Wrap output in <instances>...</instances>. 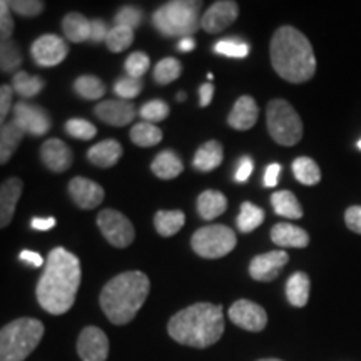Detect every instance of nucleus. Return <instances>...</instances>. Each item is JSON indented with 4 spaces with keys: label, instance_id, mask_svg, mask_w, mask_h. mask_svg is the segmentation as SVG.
I'll use <instances>...</instances> for the list:
<instances>
[{
    "label": "nucleus",
    "instance_id": "nucleus-55",
    "mask_svg": "<svg viewBox=\"0 0 361 361\" xmlns=\"http://www.w3.org/2000/svg\"><path fill=\"white\" fill-rule=\"evenodd\" d=\"M196 49V40L192 37H184V39H179L178 42V51L179 52H191Z\"/></svg>",
    "mask_w": 361,
    "mask_h": 361
},
{
    "label": "nucleus",
    "instance_id": "nucleus-35",
    "mask_svg": "<svg viewBox=\"0 0 361 361\" xmlns=\"http://www.w3.org/2000/svg\"><path fill=\"white\" fill-rule=\"evenodd\" d=\"M130 141L135 146L152 147L162 141V130L156 128V124L151 123H139L130 129Z\"/></svg>",
    "mask_w": 361,
    "mask_h": 361
},
{
    "label": "nucleus",
    "instance_id": "nucleus-18",
    "mask_svg": "<svg viewBox=\"0 0 361 361\" xmlns=\"http://www.w3.org/2000/svg\"><path fill=\"white\" fill-rule=\"evenodd\" d=\"M69 192L72 201L80 209H94L104 201V189L97 183L87 178H74L69 184Z\"/></svg>",
    "mask_w": 361,
    "mask_h": 361
},
{
    "label": "nucleus",
    "instance_id": "nucleus-6",
    "mask_svg": "<svg viewBox=\"0 0 361 361\" xmlns=\"http://www.w3.org/2000/svg\"><path fill=\"white\" fill-rule=\"evenodd\" d=\"M201 2L174 0L157 8L152 16V24L166 37H191L201 25Z\"/></svg>",
    "mask_w": 361,
    "mask_h": 361
},
{
    "label": "nucleus",
    "instance_id": "nucleus-1",
    "mask_svg": "<svg viewBox=\"0 0 361 361\" xmlns=\"http://www.w3.org/2000/svg\"><path fill=\"white\" fill-rule=\"evenodd\" d=\"M80 278L82 271L78 256L64 247H54L35 290L39 305L51 314L67 313L78 296Z\"/></svg>",
    "mask_w": 361,
    "mask_h": 361
},
{
    "label": "nucleus",
    "instance_id": "nucleus-52",
    "mask_svg": "<svg viewBox=\"0 0 361 361\" xmlns=\"http://www.w3.org/2000/svg\"><path fill=\"white\" fill-rule=\"evenodd\" d=\"M19 258H20V261H24V263L34 266V268H40V266L44 264L42 256H40L39 252H34V251H29V250L22 251Z\"/></svg>",
    "mask_w": 361,
    "mask_h": 361
},
{
    "label": "nucleus",
    "instance_id": "nucleus-47",
    "mask_svg": "<svg viewBox=\"0 0 361 361\" xmlns=\"http://www.w3.org/2000/svg\"><path fill=\"white\" fill-rule=\"evenodd\" d=\"M111 29H107L106 22L102 19H94L90 20V42L99 44V42H106L107 34H109Z\"/></svg>",
    "mask_w": 361,
    "mask_h": 361
},
{
    "label": "nucleus",
    "instance_id": "nucleus-10",
    "mask_svg": "<svg viewBox=\"0 0 361 361\" xmlns=\"http://www.w3.org/2000/svg\"><path fill=\"white\" fill-rule=\"evenodd\" d=\"M30 54L35 64L40 67H54L59 66L69 54L67 42L56 34H44L34 40Z\"/></svg>",
    "mask_w": 361,
    "mask_h": 361
},
{
    "label": "nucleus",
    "instance_id": "nucleus-46",
    "mask_svg": "<svg viewBox=\"0 0 361 361\" xmlns=\"http://www.w3.org/2000/svg\"><path fill=\"white\" fill-rule=\"evenodd\" d=\"M13 32V20L11 17V4L2 0L0 2V34H2V40L11 39Z\"/></svg>",
    "mask_w": 361,
    "mask_h": 361
},
{
    "label": "nucleus",
    "instance_id": "nucleus-21",
    "mask_svg": "<svg viewBox=\"0 0 361 361\" xmlns=\"http://www.w3.org/2000/svg\"><path fill=\"white\" fill-rule=\"evenodd\" d=\"M123 156V146L116 141V139H107L94 144L87 151V159L90 164L97 166V168H112L117 164V161Z\"/></svg>",
    "mask_w": 361,
    "mask_h": 361
},
{
    "label": "nucleus",
    "instance_id": "nucleus-31",
    "mask_svg": "<svg viewBox=\"0 0 361 361\" xmlns=\"http://www.w3.org/2000/svg\"><path fill=\"white\" fill-rule=\"evenodd\" d=\"M22 64V52L19 44L12 39L2 40L0 44V69L6 74L16 75Z\"/></svg>",
    "mask_w": 361,
    "mask_h": 361
},
{
    "label": "nucleus",
    "instance_id": "nucleus-58",
    "mask_svg": "<svg viewBox=\"0 0 361 361\" xmlns=\"http://www.w3.org/2000/svg\"><path fill=\"white\" fill-rule=\"evenodd\" d=\"M358 149H360V151H361V139H360V141H358Z\"/></svg>",
    "mask_w": 361,
    "mask_h": 361
},
{
    "label": "nucleus",
    "instance_id": "nucleus-40",
    "mask_svg": "<svg viewBox=\"0 0 361 361\" xmlns=\"http://www.w3.org/2000/svg\"><path fill=\"white\" fill-rule=\"evenodd\" d=\"M139 114H141L144 123L156 124L164 121L169 116V106L164 101H161V99H154V101L144 104Z\"/></svg>",
    "mask_w": 361,
    "mask_h": 361
},
{
    "label": "nucleus",
    "instance_id": "nucleus-34",
    "mask_svg": "<svg viewBox=\"0 0 361 361\" xmlns=\"http://www.w3.org/2000/svg\"><path fill=\"white\" fill-rule=\"evenodd\" d=\"M264 221V211L252 202H243L241 211L236 219L238 229L241 233H251L255 229H258Z\"/></svg>",
    "mask_w": 361,
    "mask_h": 361
},
{
    "label": "nucleus",
    "instance_id": "nucleus-28",
    "mask_svg": "<svg viewBox=\"0 0 361 361\" xmlns=\"http://www.w3.org/2000/svg\"><path fill=\"white\" fill-rule=\"evenodd\" d=\"M310 288H311V281L308 274L301 273V271L291 274L286 283L288 301H290L293 306H296V308H303L310 300Z\"/></svg>",
    "mask_w": 361,
    "mask_h": 361
},
{
    "label": "nucleus",
    "instance_id": "nucleus-15",
    "mask_svg": "<svg viewBox=\"0 0 361 361\" xmlns=\"http://www.w3.org/2000/svg\"><path fill=\"white\" fill-rule=\"evenodd\" d=\"M238 4L233 0L214 2L201 17V27L207 34H218L221 30L228 29L238 19Z\"/></svg>",
    "mask_w": 361,
    "mask_h": 361
},
{
    "label": "nucleus",
    "instance_id": "nucleus-20",
    "mask_svg": "<svg viewBox=\"0 0 361 361\" xmlns=\"http://www.w3.org/2000/svg\"><path fill=\"white\" fill-rule=\"evenodd\" d=\"M22 188H24V184L19 178L4 180L2 188H0V226L2 228H7L12 223L17 202L20 200Z\"/></svg>",
    "mask_w": 361,
    "mask_h": 361
},
{
    "label": "nucleus",
    "instance_id": "nucleus-56",
    "mask_svg": "<svg viewBox=\"0 0 361 361\" xmlns=\"http://www.w3.org/2000/svg\"><path fill=\"white\" fill-rule=\"evenodd\" d=\"M176 99H178V101H179V102L186 101V94H184V92H179V94H178V96H176Z\"/></svg>",
    "mask_w": 361,
    "mask_h": 361
},
{
    "label": "nucleus",
    "instance_id": "nucleus-7",
    "mask_svg": "<svg viewBox=\"0 0 361 361\" xmlns=\"http://www.w3.org/2000/svg\"><path fill=\"white\" fill-rule=\"evenodd\" d=\"M269 135L281 146H295L303 137V123L295 107L284 99H274L266 109Z\"/></svg>",
    "mask_w": 361,
    "mask_h": 361
},
{
    "label": "nucleus",
    "instance_id": "nucleus-4",
    "mask_svg": "<svg viewBox=\"0 0 361 361\" xmlns=\"http://www.w3.org/2000/svg\"><path fill=\"white\" fill-rule=\"evenodd\" d=\"M149 278L141 271H126L112 278L101 291V308L112 324H128L149 295Z\"/></svg>",
    "mask_w": 361,
    "mask_h": 361
},
{
    "label": "nucleus",
    "instance_id": "nucleus-36",
    "mask_svg": "<svg viewBox=\"0 0 361 361\" xmlns=\"http://www.w3.org/2000/svg\"><path fill=\"white\" fill-rule=\"evenodd\" d=\"M74 90L79 97L85 99V101H97L106 94V85L94 75H80L74 82Z\"/></svg>",
    "mask_w": 361,
    "mask_h": 361
},
{
    "label": "nucleus",
    "instance_id": "nucleus-16",
    "mask_svg": "<svg viewBox=\"0 0 361 361\" xmlns=\"http://www.w3.org/2000/svg\"><path fill=\"white\" fill-rule=\"evenodd\" d=\"M94 112L102 123L114 126V128H124V126L134 121L135 106L130 101L111 99V101H102L101 104H97Z\"/></svg>",
    "mask_w": 361,
    "mask_h": 361
},
{
    "label": "nucleus",
    "instance_id": "nucleus-37",
    "mask_svg": "<svg viewBox=\"0 0 361 361\" xmlns=\"http://www.w3.org/2000/svg\"><path fill=\"white\" fill-rule=\"evenodd\" d=\"M180 72H183V66H180L178 59H162V61L157 62V66L154 67V82L159 85H168L179 78Z\"/></svg>",
    "mask_w": 361,
    "mask_h": 361
},
{
    "label": "nucleus",
    "instance_id": "nucleus-39",
    "mask_svg": "<svg viewBox=\"0 0 361 361\" xmlns=\"http://www.w3.org/2000/svg\"><path fill=\"white\" fill-rule=\"evenodd\" d=\"M214 52L221 54V56H226V57L245 59L250 56V44L243 42V40L238 37L223 39L214 45Z\"/></svg>",
    "mask_w": 361,
    "mask_h": 361
},
{
    "label": "nucleus",
    "instance_id": "nucleus-5",
    "mask_svg": "<svg viewBox=\"0 0 361 361\" xmlns=\"http://www.w3.org/2000/svg\"><path fill=\"white\" fill-rule=\"evenodd\" d=\"M44 336V324L35 318H20L0 331V361H24Z\"/></svg>",
    "mask_w": 361,
    "mask_h": 361
},
{
    "label": "nucleus",
    "instance_id": "nucleus-38",
    "mask_svg": "<svg viewBox=\"0 0 361 361\" xmlns=\"http://www.w3.org/2000/svg\"><path fill=\"white\" fill-rule=\"evenodd\" d=\"M134 42V29L126 25H114L109 30L106 45L111 52H123Z\"/></svg>",
    "mask_w": 361,
    "mask_h": 361
},
{
    "label": "nucleus",
    "instance_id": "nucleus-54",
    "mask_svg": "<svg viewBox=\"0 0 361 361\" xmlns=\"http://www.w3.org/2000/svg\"><path fill=\"white\" fill-rule=\"evenodd\" d=\"M32 228L37 229V231H49L56 226V219L54 218H34L32 219Z\"/></svg>",
    "mask_w": 361,
    "mask_h": 361
},
{
    "label": "nucleus",
    "instance_id": "nucleus-30",
    "mask_svg": "<svg viewBox=\"0 0 361 361\" xmlns=\"http://www.w3.org/2000/svg\"><path fill=\"white\" fill-rule=\"evenodd\" d=\"M184 223H186V216L183 211L174 209V211H159L154 216V226L156 231L164 238L174 236L176 233L180 231Z\"/></svg>",
    "mask_w": 361,
    "mask_h": 361
},
{
    "label": "nucleus",
    "instance_id": "nucleus-53",
    "mask_svg": "<svg viewBox=\"0 0 361 361\" xmlns=\"http://www.w3.org/2000/svg\"><path fill=\"white\" fill-rule=\"evenodd\" d=\"M214 96V85L213 84H202L200 87V106L207 107L213 101Z\"/></svg>",
    "mask_w": 361,
    "mask_h": 361
},
{
    "label": "nucleus",
    "instance_id": "nucleus-23",
    "mask_svg": "<svg viewBox=\"0 0 361 361\" xmlns=\"http://www.w3.org/2000/svg\"><path fill=\"white\" fill-rule=\"evenodd\" d=\"M226 207H228V200L223 192L213 191V189H207V191L201 192L197 197V213L202 219L213 221L219 218L224 213Z\"/></svg>",
    "mask_w": 361,
    "mask_h": 361
},
{
    "label": "nucleus",
    "instance_id": "nucleus-42",
    "mask_svg": "<svg viewBox=\"0 0 361 361\" xmlns=\"http://www.w3.org/2000/svg\"><path fill=\"white\" fill-rule=\"evenodd\" d=\"M67 134L80 141H89L97 134V128L85 119H69L66 123Z\"/></svg>",
    "mask_w": 361,
    "mask_h": 361
},
{
    "label": "nucleus",
    "instance_id": "nucleus-14",
    "mask_svg": "<svg viewBox=\"0 0 361 361\" xmlns=\"http://www.w3.org/2000/svg\"><path fill=\"white\" fill-rule=\"evenodd\" d=\"M288 261H290V256H288L286 251L281 250L255 256L250 264L251 278L263 283L273 281V279H276L279 276V273H281V269L288 264Z\"/></svg>",
    "mask_w": 361,
    "mask_h": 361
},
{
    "label": "nucleus",
    "instance_id": "nucleus-45",
    "mask_svg": "<svg viewBox=\"0 0 361 361\" xmlns=\"http://www.w3.org/2000/svg\"><path fill=\"white\" fill-rule=\"evenodd\" d=\"M11 4V11L19 13L22 17H35L44 12L45 4L40 0H13Z\"/></svg>",
    "mask_w": 361,
    "mask_h": 361
},
{
    "label": "nucleus",
    "instance_id": "nucleus-41",
    "mask_svg": "<svg viewBox=\"0 0 361 361\" xmlns=\"http://www.w3.org/2000/svg\"><path fill=\"white\" fill-rule=\"evenodd\" d=\"M124 67L129 78L141 79L149 71V67H151V59H149L147 54L144 52H133L128 59H126Z\"/></svg>",
    "mask_w": 361,
    "mask_h": 361
},
{
    "label": "nucleus",
    "instance_id": "nucleus-57",
    "mask_svg": "<svg viewBox=\"0 0 361 361\" xmlns=\"http://www.w3.org/2000/svg\"><path fill=\"white\" fill-rule=\"evenodd\" d=\"M259 361H281V360H276V358H266V360H259Z\"/></svg>",
    "mask_w": 361,
    "mask_h": 361
},
{
    "label": "nucleus",
    "instance_id": "nucleus-13",
    "mask_svg": "<svg viewBox=\"0 0 361 361\" xmlns=\"http://www.w3.org/2000/svg\"><path fill=\"white\" fill-rule=\"evenodd\" d=\"M229 319L236 326L247 331H261L268 323V314L263 306L252 303L250 300H239L229 308Z\"/></svg>",
    "mask_w": 361,
    "mask_h": 361
},
{
    "label": "nucleus",
    "instance_id": "nucleus-24",
    "mask_svg": "<svg viewBox=\"0 0 361 361\" xmlns=\"http://www.w3.org/2000/svg\"><path fill=\"white\" fill-rule=\"evenodd\" d=\"M24 134L25 130L13 119L2 126V130H0V162H2V164H7V162L11 161L12 154L17 151V147L20 146Z\"/></svg>",
    "mask_w": 361,
    "mask_h": 361
},
{
    "label": "nucleus",
    "instance_id": "nucleus-17",
    "mask_svg": "<svg viewBox=\"0 0 361 361\" xmlns=\"http://www.w3.org/2000/svg\"><path fill=\"white\" fill-rule=\"evenodd\" d=\"M40 157H42L44 166L54 173H64L72 166L74 156H72L71 147L61 139H47L40 149Z\"/></svg>",
    "mask_w": 361,
    "mask_h": 361
},
{
    "label": "nucleus",
    "instance_id": "nucleus-22",
    "mask_svg": "<svg viewBox=\"0 0 361 361\" xmlns=\"http://www.w3.org/2000/svg\"><path fill=\"white\" fill-rule=\"evenodd\" d=\"M271 239L276 246L281 247H306L310 243V236L305 229L298 228L290 223H279L271 229Z\"/></svg>",
    "mask_w": 361,
    "mask_h": 361
},
{
    "label": "nucleus",
    "instance_id": "nucleus-2",
    "mask_svg": "<svg viewBox=\"0 0 361 361\" xmlns=\"http://www.w3.org/2000/svg\"><path fill=\"white\" fill-rule=\"evenodd\" d=\"M271 66L279 78L293 84L310 80L316 72V57L305 34L291 25L274 32L269 45Z\"/></svg>",
    "mask_w": 361,
    "mask_h": 361
},
{
    "label": "nucleus",
    "instance_id": "nucleus-25",
    "mask_svg": "<svg viewBox=\"0 0 361 361\" xmlns=\"http://www.w3.org/2000/svg\"><path fill=\"white\" fill-rule=\"evenodd\" d=\"M223 162V146L218 141H207L194 154L192 166L201 173L214 171Z\"/></svg>",
    "mask_w": 361,
    "mask_h": 361
},
{
    "label": "nucleus",
    "instance_id": "nucleus-32",
    "mask_svg": "<svg viewBox=\"0 0 361 361\" xmlns=\"http://www.w3.org/2000/svg\"><path fill=\"white\" fill-rule=\"evenodd\" d=\"M44 85L45 82L42 78H39V75H30L29 72H24V71L17 72V74L12 78L13 92H17L24 99L37 96L40 90L44 89Z\"/></svg>",
    "mask_w": 361,
    "mask_h": 361
},
{
    "label": "nucleus",
    "instance_id": "nucleus-33",
    "mask_svg": "<svg viewBox=\"0 0 361 361\" xmlns=\"http://www.w3.org/2000/svg\"><path fill=\"white\" fill-rule=\"evenodd\" d=\"M293 174L298 183L305 186H314L322 180V171L311 157H298L293 161Z\"/></svg>",
    "mask_w": 361,
    "mask_h": 361
},
{
    "label": "nucleus",
    "instance_id": "nucleus-27",
    "mask_svg": "<svg viewBox=\"0 0 361 361\" xmlns=\"http://www.w3.org/2000/svg\"><path fill=\"white\" fill-rule=\"evenodd\" d=\"M62 30L67 40L74 44L90 40V20L85 19L82 13L71 12L62 20Z\"/></svg>",
    "mask_w": 361,
    "mask_h": 361
},
{
    "label": "nucleus",
    "instance_id": "nucleus-8",
    "mask_svg": "<svg viewBox=\"0 0 361 361\" xmlns=\"http://www.w3.org/2000/svg\"><path fill=\"white\" fill-rule=\"evenodd\" d=\"M238 239L231 228L223 224H209L197 229L191 238L194 252L201 258L218 259L229 255L236 246Z\"/></svg>",
    "mask_w": 361,
    "mask_h": 361
},
{
    "label": "nucleus",
    "instance_id": "nucleus-43",
    "mask_svg": "<svg viewBox=\"0 0 361 361\" xmlns=\"http://www.w3.org/2000/svg\"><path fill=\"white\" fill-rule=\"evenodd\" d=\"M141 90H142L141 79L129 78V75H126V78L119 79L114 84L116 96L119 99H123V101H129V99L137 97L139 94H141Z\"/></svg>",
    "mask_w": 361,
    "mask_h": 361
},
{
    "label": "nucleus",
    "instance_id": "nucleus-11",
    "mask_svg": "<svg viewBox=\"0 0 361 361\" xmlns=\"http://www.w3.org/2000/svg\"><path fill=\"white\" fill-rule=\"evenodd\" d=\"M13 121L25 130V134L35 135V137L47 134L52 126L51 117L42 107L25 101L13 106Z\"/></svg>",
    "mask_w": 361,
    "mask_h": 361
},
{
    "label": "nucleus",
    "instance_id": "nucleus-48",
    "mask_svg": "<svg viewBox=\"0 0 361 361\" xmlns=\"http://www.w3.org/2000/svg\"><path fill=\"white\" fill-rule=\"evenodd\" d=\"M252 168H255V162H252L251 157L243 156L241 159L238 161V169L236 174H234V179H236L238 183H246V180L250 179V176L252 174Z\"/></svg>",
    "mask_w": 361,
    "mask_h": 361
},
{
    "label": "nucleus",
    "instance_id": "nucleus-51",
    "mask_svg": "<svg viewBox=\"0 0 361 361\" xmlns=\"http://www.w3.org/2000/svg\"><path fill=\"white\" fill-rule=\"evenodd\" d=\"M279 173H281V166L279 164H269L264 173V188H274L278 186Z\"/></svg>",
    "mask_w": 361,
    "mask_h": 361
},
{
    "label": "nucleus",
    "instance_id": "nucleus-19",
    "mask_svg": "<svg viewBox=\"0 0 361 361\" xmlns=\"http://www.w3.org/2000/svg\"><path fill=\"white\" fill-rule=\"evenodd\" d=\"M258 104L251 96H241L234 102L231 114L228 117V124L236 130H247L258 121Z\"/></svg>",
    "mask_w": 361,
    "mask_h": 361
},
{
    "label": "nucleus",
    "instance_id": "nucleus-26",
    "mask_svg": "<svg viewBox=\"0 0 361 361\" xmlns=\"http://www.w3.org/2000/svg\"><path fill=\"white\" fill-rule=\"evenodd\" d=\"M151 171L157 176L159 179L169 180L178 178V176L184 171L183 161L179 159V156L174 151H162L156 156V159L152 161Z\"/></svg>",
    "mask_w": 361,
    "mask_h": 361
},
{
    "label": "nucleus",
    "instance_id": "nucleus-44",
    "mask_svg": "<svg viewBox=\"0 0 361 361\" xmlns=\"http://www.w3.org/2000/svg\"><path fill=\"white\" fill-rule=\"evenodd\" d=\"M142 17H144L142 12L139 11L137 7H133V6L123 7L116 13L114 25H126V27H130V29H137V27L142 24Z\"/></svg>",
    "mask_w": 361,
    "mask_h": 361
},
{
    "label": "nucleus",
    "instance_id": "nucleus-9",
    "mask_svg": "<svg viewBox=\"0 0 361 361\" xmlns=\"http://www.w3.org/2000/svg\"><path fill=\"white\" fill-rule=\"evenodd\" d=\"M97 226L104 238L114 247H128L135 238L133 223L119 211H101L97 216Z\"/></svg>",
    "mask_w": 361,
    "mask_h": 361
},
{
    "label": "nucleus",
    "instance_id": "nucleus-3",
    "mask_svg": "<svg viewBox=\"0 0 361 361\" xmlns=\"http://www.w3.org/2000/svg\"><path fill=\"white\" fill-rule=\"evenodd\" d=\"M173 340L192 348H207L224 333L223 308L213 303H196L176 313L168 324Z\"/></svg>",
    "mask_w": 361,
    "mask_h": 361
},
{
    "label": "nucleus",
    "instance_id": "nucleus-12",
    "mask_svg": "<svg viewBox=\"0 0 361 361\" xmlns=\"http://www.w3.org/2000/svg\"><path fill=\"white\" fill-rule=\"evenodd\" d=\"M78 353L82 361H106L109 356V340L97 326L82 329L78 340Z\"/></svg>",
    "mask_w": 361,
    "mask_h": 361
},
{
    "label": "nucleus",
    "instance_id": "nucleus-29",
    "mask_svg": "<svg viewBox=\"0 0 361 361\" xmlns=\"http://www.w3.org/2000/svg\"><path fill=\"white\" fill-rule=\"evenodd\" d=\"M271 204H273L274 213L281 218L300 219L303 218V207L300 201L291 191H278L271 196Z\"/></svg>",
    "mask_w": 361,
    "mask_h": 361
},
{
    "label": "nucleus",
    "instance_id": "nucleus-50",
    "mask_svg": "<svg viewBox=\"0 0 361 361\" xmlns=\"http://www.w3.org/2000/svg\"><path fill=\"white\" fill-rule=\"evenodd\" d=\"M12 92V85H2V87H0V121H2V123L6 121L8 111H11Z\"/></svg>",
    "mask_w": 361,
    "mask_h": 361
},
{
    "label": "nucleus",
    "instance_id": "nucleus-49",
    "mask_svg": "<svg viewBox=\"0 0 361 361\" xmlns=\"http://www.w3.org/2000/svg\"><path fill=\"white\" fill-rule=\"evenodd\" d=\"M345 223L351 231L361 234V206H351L346 209Z\"/></svg>",
    "mask_w": 361,
    "mask_h": 361
}]
</instances>
